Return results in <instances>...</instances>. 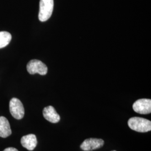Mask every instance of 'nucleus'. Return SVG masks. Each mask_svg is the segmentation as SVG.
I'll return each mask as SVG.
<instances>
[{
    "label": "nucleus",
    "mask_w": 151,
    "mask_h": 151,
    "mask_svg": "<svg viewBox=\"0 0 151 151\" xmlns=\"http://www.w3.org/2000/svg\"><path fill=\"white\" fill-rule=\"evenodd\" d=\"M43 114L44 118L49 122L57 123L60 122V115L57 113L55 109L52 106H48L44 108Z\"/></svg>",
    "instance_id": "0eeeda50"
},
{
    "label": "nucleus",
    "mask_w": 151,
    "mask_h": 151,
    "mask_svg": "<svg viewBox=\"0 0 151 151\" xmlns=\"http://www.w3.org/2000/svg\"><path fill=\"white\" fill-rule=\"evenodd\" d=\"M128 124L130 128L138 132L146 133L151 130V122L149 120L139 118L133 117L129 119Z\"/></svg>",
    "instance_id": "f257e3e1"
},
{
    "label": "nucleus",
    "mask_w": 151,
    "mask_h": 151,
    "mask_svg": "<svg viewBox=\"0 0 151 151\" xmlns=\"http://www.w3.org/2000/svg\"><path fill=\"white\" fill-rule=\"evenodd\" d=\"M104 145V141L103 139L91 138L84 140L80 147L83 151H91L102 147Z\"/></svg>",
    "instance_id": "423d86ee"
},
{
    "label": "nucleus",
    "mask_w": 151,
    "mask_h": 151,
    "mask_svg": "<svg viewBox=\"0 0 151 151\" xmlns=\"http://www.w3.org/2000/svg\"><path fill=\"white\" fill-rule=\"evenodd\" d=\"M27 72L31 74L34 75L39 73L40 75H45L48 72V67L42 61L38 60H30L27 65Z\"/></svg>",
    "instance_id": "7ed1b4c3"
},
{
    "label": "nucleus",
    "mask_w": 151,
    "mask_h": 151,
    "mask_svg": "<svg viewBox=\"0 0 151 151\" xmlns=\"http://www.w3.org/2000/svg\"></svg>",
    "instance_id": "f8f14e48"
},
{
    "label": "nucleus",
    "mask_w": 151,
    "mask_h": 151,
    "mask_svg": "<svg viewBox=\"0 0 151 151\" xmlns=\"http://www.w3.org/2000/svg\"><path fill=\"white\" fill-rule=\"evenodd\" d=\"M134 111L140 114L151 113V100L148 99H142L137 100L133 105Z\"/></svg>",
    "instance_id": "39448f33"
},
{
    "label": "nucleus",
    "mask_w": 151,
    "mask_h": 151,
    "mask_svg": "<svg viewBox=\"0 0 151 151\" xmlns=\"http://www.w3.org/2000/svg\"><path fill=\"white\" fill-rule=\"evenodd\" d=\"M3 151H19L15 148L14 147H9L6 148L5 150H4Z\"/></svg>",
    "instance_id": "9b49d317"
},
{
    "label": "nucleus",
    "mask_w": 151,
    "mask_h": 151,
    "mask_svg": "<svg viewBox=\"0 0 151 151\" xmlns=\"http://www.w3.org/2000/svg\"><path fill=\"white\" fill-rule=\"evenodd\" d=\"M10 111L12 116L17 120L22 119L24 114V108L21 101L17 98H12L9 104Z\"/></svg>",
    "instance_id": "20e7f679"
},
{
    "label": "nucleus",
    "mask_w": 151,
    "mask_h": 151,
    "mask_svg": "<svg viewBox=\"0 0 151 151\" xmlns=\"http://www.w3.org/2000/svg\"><path fill=\"white\" fill-rule=\"evenodd\" d=\"M54 8V0H40L38 17L40 22L47 21L51 17Z\"/></svg>",
    "instance_id": "f03ea898"
},
{
    "label": "nucleus",
    "mask_w": 151,
    "mask_h": 151,
    "mask_svg": "<svg viewBox=\"0 0 151 151\" xmlns=\"http://www.w3.org/2000/svg\"><path fill=\"white\" fill-rule=\"evenodd\" d=\"M11 34L7 32H0V48L6 47L11 42Z\"/></svg>",
    "instance_id": "9d476101"
},
{
    "label": "nucleus",
    "mask_w": 151,
    "mask_h": 151,
    "mask_svg": "<svg viewBox=\"0 0 151 151\" xmlns=\"http://www.w3.org/2000/svg\"><path fill=\"white\" fill-rule=\"evenodd\" d=\"M21 144L22 147L29 151H32L37 145V139L35 134H30L23 136L21 139Z\"/></svg>",
    "instance_id": "6e6552de"
},
{
    "label": "nucleus",
    "mask_w": 151,
    "mask_h": 151,
    "mask_svg": "<svg viewBox=\"0 0 151 151\" xmlns=\"http://www.w3.org/2000/svg\"><path fill=\"white\" fill-rule=\"evenodd\" d=\"M10 125L8 120L4 116H0V137L7 138L11 135Z\"/></svg>",
    "instance_id": "1a4fd4ad"
}]
</instances>
